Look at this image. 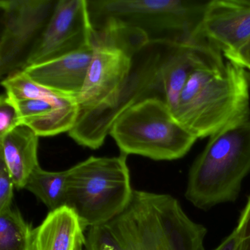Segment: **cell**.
I'll return each instance as SVG.
<instances>
[{
    "instance_id": "1",
    "label": "cell",
    "mask_w": 250,
    "mask_h": 250,
    "mask_svg": "<svg viewBox=\"0 0 250 250\" xmlns=\"http://www.w3.org/2000/svg\"><path fill=\"white\" fill-rule=\"evenodd\" d=\"M90 43L93 58L68 134L80 146L96 150L125 110L152 98L165 101V42H150L138 29L106 24L93 28Z\"/></svg>"
},
{
    "instance_id": "2",
    "label": "cell",
    "mask_w": 250,
    "mask_h": 250,
    "mask_svg": "<svg viewBox=\"0 0 250 250\" xmlns=\"http://www.w3.org/2000/svg\"><path fill=\"white\" fill-rule=\"evenodd\" d=\"M206 234L172 195L134 190L122 212L89 228L85 250H205Z\"/></svg>"
},
{
    "instance_id": "3",
    "label": "cell",
    "mask_w": 250,
    "mask_h": 250,
    "mask_svg": "<svg viewBox=\"0 0 250 250\" xmlns=\"http://www.w3.org/2000/svg\"><path fill=\"white\" fill-rule=\"evenodd\" d=\"M245 70L228 60L197 68L180 94L172 112L175 118L196 138L202 139L250 117Z\"/></svg>"
},
{
    "instance_id": "4",
    "label": "cell",
    "mask_w": 250,
    "mask_h": 250,
    "mask_svg": "<svg viewBox=\"0 0 250 250\" xmlns=\"http://www.w3.org/2000/svg\"><path fill=\"white\" fill-rule=\"evenodd\" d=\"M250 172V117L210 137L190 168L185 197L193 206L208 210L233 203Z\"/></svg>"
},
{
    "instance_id": "5",
    "label": "cell",
    "mask_w": 250,
    "mask_h": 250,
    "mask_svg": "<svg viewBox=\"0 0 250 250\" xmlns=\"http://www.w3.org/2000/svg\"><path fill=\"white\" fill-rule=\"evenodd\" d=\"M92 28L115 24L138 29L150 42H192L206 2L185 0H87Z\"/></svg>"
},
{
    "instance_id": "6",
    "label": "cell",
    "mask_w": 250,
    "mask_h": 250,
    "mask_svg": "<svg viewBox=\"0 0 250 250\" xmlns=\"http://www.w3.org/2000/svg\"><path fill=\"white\" fill-rule=\"evenodd\" d=\"M126 155L88 159L68 169L65 206L84 228L102 225L119 214L131 200Z\"/></svg>"
},
{
    "instance_id": "7",
    "label": "cell",
    "mask_w": 250,
    "mask_h": 250,
    "mask_svg": "<svg viewBox=\"0 0 250 250\" xmlns=\"http://www.w3.org/2000/svg\"><path fill=\"white\" fill-rule=\"evenodd\" d=\"M121 153L172 161L188 153L197 139L175 118L165 101L146 99L125 110L109 131Z\"/></svg>"
},
{
    "instance_id": "8",
    "label": "cell",
    "mask_w": 250,
    "mask_h": 250,
    "mask_svg": "<svg viewBox=\"0 0 250 250\" xmlns=\"http://www.w3.org/2000/svg\"><path fill=\"white\" fill-rule=\"evenodd\" d=\"M1 85L17 107L21 125L39 137L69 132L75 125L80 111L77 99L39 85L22 71L4 79Z\"/></svg>"
},
{
    "instance_id": "9",
    "label": "cell",
    "mask_w": 250,
    "mask_h": 250,
    "mask_svg": "<svg viewBox=\"0 0 250 250\" xmlns=\"http://www.w3.org/2000/svg\"><path fill=\"white\" fill-rule=\"evenodd\" d=\"M58 0H0V78L21 71Z\"/></svg>"
},
{
    "instance_id": "10",
    "label": "cell",
    "mask_w": 250,
    "mask_h": 250,
    "mask_svg": "<svg viewBox=\"0 0 250 250\" xmlns=\"http://www.w3.org/2000/svg\"><path fill=\"white\" fill-rule=\"evenodd\" d=\"M92 31L87 0H58L24 68L80 50L90 44Z\"/></svg>"
},
{
    "instance_id": "11",
    "label": "cell",
    "mask_w": 250,
    "mask_h": 250,
    "mask_svg": "<svg viewBox=\"0 0 250 250\" xmlns=\"http://www.w3.org/2000/svg\"><path fill=\"white\" fill-rule=\"evenodd\" d=\"M250 39V0L207 2L194 42H206L229 61Z\"/></svg>"
},
{
    "instance_id": "12",
    "label": "cell",
    "mask_w": 250,
    "mask_h": 250,
    "mask_svg": "<svg viewBox=\"0 0 250 250\" xmlns=\"http://www.w3.org/2000/svg\"><path fill=\"white\" fill-rule=\"evenodd\" d=\"M222 62V54L206 42H167L162 58V76L165 102L172 112L186 83L195 70Z\"/></svg>"
},
{
    "instance_id": "13",
    "label": "cell",
    "mask_w": 250,
    "mask_h": 250,
    "mask_svg": "<svg viewBox=\"0 0 250 250\" xmlns=\"http://www.w3.org/2000/svg\"><path fill=\"white\" fill-rule=\"evenodd\" d=\"M91 43L57 59L30 65L23 72L39 85L58 94L78 99L91 63Z\"/></svg>"
},
{
    "instance_id": "14",
    "label": "cell",
    "mask_w": 250,
    "mask_h": 250,
    "mask_svg": "<svg viewBox=\"0 0 250 250\" xmlns=\"http://www.w3.org/2000/svg\"><path fill=\"white\" fill-rule=\"evenodd\" d=\"M85 229L71 208L51 210L34 229V250H85Z\"/></svg>"
},
{
    "instance_id": "15",
    "label": "cell",
    "mask_w": 250,
    "mask_h": 250,
    "mask_svg": "<svg viewBox=\"0 0 250 250\" xmlns=\"http://www.w3.org/2000/svg\"><path fill=\"white\" fill-rule=\"evenodd\" d=\"M39 136L25 125L0 137V159L5 162L18 189L25 188L29 177L39 166Z\"/></svg>"
},
{
    "instance_id": "16",
    "label": "cell",
    "mask_w": 250,
    "mask_h": 250,
    "mask_svg": "<svg viewBox=\"0 0 250 250\" xmlns=\"http://www.w3.org/2000/svg\"><path fill=\"white\" fill-rule=\"evenodd\" d=\"M68 169L61 172L44 170L40 165L35 169L26 184V189L42 200L51 210L65 206Z\"/></svg>"
},
{
    "instance_id": "17",
    "label": "cell",
    "mask_w": 250,
    "mask_h": 250,
    "mask_svg": "<svg viewBox=\"0 0 250 250\" xmlns=\"http://www.w3.org/2000/svg\"><path fill=\"white\" fill-rule=\"evenodd\" d=\"M0 250H34V230L17 209L0 212Z\"/></svg>"
},
{
    "instance_id": "18",
    "label": "cell",
    "mask_w": 250,
    "mask_h": 250,
    "mask_svg": "<svg viewBox=\"0 0 250 250\" xmlns=\"http://www.w3.org/2000/svg\"><path fill=\"white\" fill-rule=\"evenodd\" d=\"M21 125V120L14 102L6 93L0 97V137Z\"/></svg>"
},
{
    "instance_id": "19",
    "label": "cell",
    "mask_w": 250,
    "mask_h": 250,
    "mask_svg": "<svg viewBox=\"0 0 250 250\" xmlns=\"http://www.w3.org/2000/svg\"><path fill=\"white\" fill-rule=\"evenodd\" d=\"M14 187L12 177L5 162L0 159V212L12 208Z\"/></svg>"
},
{
    "instance_id": "20",
    "label": "cell",
    "mask_w": 250,
    "mask_h": 250,
    "mask_svg": "<svg viewBox=\"0 0 250 250\" xmlns=\"http://www.w3.org/2000/svg\"><path fill=\"white\" fill-rule=\"evenodd\" d=\"M235 229L238 236L237 250H250V196Z\"/></svg>"
},
{
    "instance_id": "21",
    "label": "cell",
    "mask_w": 250,
    "mask_h": 250,
    "mask_svg": "<svg viewBox=\"0 0 250 250\" xmlns=\"http://www.w3.org/2000/svg\"><path fill=\"white\" fill-rule=\"evenodd\" d=\"M229 61L236 62L245 69L250 71V39Z\"/></svg>"
},
{
    "instance_id": "22",
    "label": "cell",
    "mask_w": 250,
    "mask_h": 250,
    "mask_svg": "<svg viewBox=\"0 0 250 250\" xmlns=\"http://www.w3.org/2000/svg\"><path fill=\"white\" fill-rule=\"evenodd\" d=\"M238 249V236L236 231L234 230L213 250H237Z\"/></svg>"
}]
</instances>
